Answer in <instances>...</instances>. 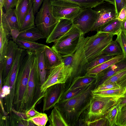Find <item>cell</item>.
<instances>
[{
  "label": "cell",
  "mask_w": 126,
  "mask_h": 126,
  "mask_svg": "<svg viewBox=\"0 0 126 126\" xmlns=\"http://www.w3.org/2000/svg\"><path fill=\"white\" fill-rule=\"evenodd\" d=\"M95 82L79 94L67 101L58 102L54 106L60 110L68 126H75L82 113L89 106Z\"/></svg>",
  "instance_id": "6da1fadb"
},
{
  "label": "cell",
  "mask_w": 126,
  "mask_h": 126,
  "mask_svg": "<svg viewBox=\"0 0 126 126\" xmlns=\"http://www.w3.org/2000/svg\"><path fill=\"white\" fill-rule=\"evenodd\" d=\"M89 37H85L81 33L78 44L74 51L69 55H61L64 68L70 75L64 83L65 91L75 79L87 74L89 62L85 55L84 46Z\"/></svg>",
  "instance_id": "7a4b0ae2"
},
{
  "label": "cell",
  "mask_w": 126,
  "mask_h": 126,
  "mask_svg": "<svg viewBox=\"0 0 126 126\" xmlns=\"http://www.w3.org/2000/svg\"><path fill=\"white\" fill-rule=\"evenodd\" d=\"M120 97L93 94L90 105L80 116L77 125L85 126L86 122L93 121L105 117L109 110L116 104Z\"/></svg>",
  "instance_id": "3957f363"
},
{
  "label": "cell",
  "mask_w": 126,
  "mask_h": 126,
  "mask_svg": "<svg viewBox=\"0 0 126 126\" xmlns=\"http://www.w3.org/2000/svg\"><path fill=\"white\" fill-rule=\"evenodd\" d=\"M17 75L13 107L16 110L23 111L29 76L35 57V52L27 50Z\"/></svg>",
  "instance_id": "277c9868"
},
{
  "label": "cell",
  "mask_w": 126,
  "mask_h": 126,
  "mask_svg": "<svg viewBox=\"0 0 126 126\" xmlns=\"http://www.w3.org/2000/svg\"><path fill=\"white\" fill-rule=\"evenodd\" d=\"M22 62L20 58H15L8 76L2 80L3 86L0 90V98L2 99L5 111L9 113L12 112L16 82Z\"/></svg>",
  "instance_id": "5b68a950"
},
{
  "label": "cell",
  "mask_w": 126,
  "mask_h": 126,
  "mask_svg": "<svg viewBox=\"0 0 126 126\" xmlns=\"http://www.w3.org/2000/svg\"><path fill=\"white\" fill-rule=\"evenodd\" d=\"M41 85L35 57L29 76L23 111L26 112L40 102L45 95L41 91Z\"/></svg>",
  "instance_id": "8992f818"
},
{
  "label": "cell",
  "mask_w": 126,
  "mask_h": 126,
  "mask_svg": "<svg viewBox=\"0 0 126 126\" xmlns=\"http://www.w3.org/2000/svg\"><path fill=\"white\" fill-rule=\"evenodd\" d=\"M59 19L53 16L50 0H44L35 20L36 26L42 34L47 38L50 34Z\"/></svg>",
  "instance_id": "52a82bcc"
},
{
  "label": "cell",
  "mask_w": 126,
  "mask_h": 126,
  "mask_svg": "<svg viewBox=\"0 0 126 126\" xmlns=\"http://www.w3.org/2000/svg\"><path fill=\"white\" fill-rule=\"evenodd\" d=\"M113 36L110 34L97 32L89 37L84 46L88 62L102 54L103 50L113 40Z\"/></svg>",
  "instance_id": "ba28073f"
},
{
  "label": "cell",
  "mask_w": 126,
  "mask_h": 126,
  "mask_svg": "<svg viewBox=\"0 0 126 126\" xmlns=\"http://www.w3.org/2000/svg\"><path fill=\"white\" fill-rule=\"evenodd\" d=\"M81 33L74 25L66 34L54 42L51 47L61 55L69 54L77 48Z\"/></svg>",
  "instance_id": "9c48e42d"
},
{
  "label": "cell",
  "mask_w": 126,
  "mask_h": 126,
  "mask_svg": "<svg viewBox=\"0 0 126 126\" xmlns=\"http://www.w3.org/2000/svg\"><path fill=\"white\" fill-rule=\"evenodd\" d=\"M50 1L53 14L59 19L64 18L72 20L82 10L79 5L69 1L63 0Z\"/></svg>",
  "instance_id": "30bf717a"
},
{
  "label": "cell",
  "mask_w": 126,
  "mask_h": 126,
  "mask_svg": "<svg viewBox=\"0 0 126 126\" xmlns=\"http://www.w3.org/2000/svg\"><path fill=\"white\" fill-rule=\"evenodd\" d=\"M93 8L96 13L97 18L90 31H96L105 24L116 18L118 15L115 5L105 0Z\"/></svg>",
  "instance_id": "8fae6325"
},
{
  "label": "cell",
  "mask_w": 126,
  "mask_h": 126,
  "mask_svg": "<svg viewBox=\"0 0 126 126\" xmlns=\"http://www.w3.org/2000/svg\"><path fill=\"white\" fill-rule=\"evenodd\" d=\"M97 18L96 13L93 8L82 9L81 12L72 20L76 27L83 35L90 31Z\"/></svg>",
  "instance_id": "7c38bea8"
},
{
  "label": "cell",
  "mask_w": 126,
  "mask_h": 126,
  "mask_svg": "<svg viewBox=\"0 0 126 126\" xmlns=\"http://www.w3.org/2000/svg\"><path fill=\"white\" fill-rule=\"evenodd\" d=\"M70 76L69 74L65 70L63 63L49 70L46 80L41 85V92L45 93L47 89L53 85L65 83Z\"/></svg>",
  "instance_id": "4fadbf2b"
},
{
  "label": "cell",
  "mask_w": 126,
  "mask_h": 126,
  "mask_svg": "<svg viewBox=\"0 0 126 126\" xmlns=\"http://www.w3.org/2000/svg\"><path fill=\"white\" fill-rule=\"evenodd\" d=\"M65 91L64 83L56 84L48 88L43 97V112L54 108Z\"/></svg>",
  "instance_id": "5bb4252c"
},
{
  "label": "cell",
  "mask_w": 126,
  "mask_h": 126,
  "mask_svg": "<svg viewBox=\"0 0 126 126\" xmlns=\"http://www.w3.org/2000/svg\"><path fill=\"white\" fill-rule=\"evenodd\" d=\"M0 19V24L2 25L9 36H12L14 32H19L20 31L15 9H12L5 13L3 12Z\"/></svg>",
  "instance_id": "9a60e30c"
},
{
  "label": "cell",
  "mask_w": 126,
  "mask_h": 126,
  "mask_svg": "<svg viewBox=\"0 0 126 126\" xmlns=\"http://www.w3.org/2000/svg\"><path fill=\"white\" fill-rule=\"evenodd\" d=\"M126 69V58L125 57L122 60L112 65L96 75L95 89L102 85L107 79Z\"/></svg>",
  "instance_id": "2e32d148"
},
{
  "label": "cell",
  "mask_w": 126,
  "mask_h": 126,
  "mask_svg": "<svg viewBox=\"0 0 126 126\" xmlns=\"http://www.w3.org/2000/svg\"><path fill=\"white\" fill-rule=\"evenodd\" d=\"M73 26L72 20L60 19L50 34L46 39V43L49 44L55 42L68 32Z\"/></svg>",
  "instance_id": "e0dca14e"
},
{
  "label": "cell",
  "mask_w": 126,
  "mask_h": 126,
  "mask_svg": "<svg viewBox=\"0 0 126 126\" xmlns=\"http://www.w3.org/2000/svg\"><path fill=\"white\" fill-rule=\"evenodd\" d=\"M19 47L13 41H9V45L3 65L2 80L8 76L15 60Z\"/></svg>",
  "instance_id": "ac0fdd59"
},
{
  "label": "cell",
  "mask_w": 126,
  "mask_h": 126,
  "mask_svg": "<svg viewBox=\"0 0 126 126\" xmlns=\"http://www.w3.org/2000/svg\"><path fill=\"white\" fill-rule=\"evenodd\" d=\"M44 49L46 63L48 70L63 63L61 55L52 47L45 45Z\"/></svg>",
  "instance_id": "d6986e66"
},
{
  "label": "cell",
  "mask_w": 126,
  "mask_h": 126,
  "mask_svg": "<svg viewBox=\"0 0 126 126\" xmlns=\"http://www.w3.org/2000/svg\"><path fill=\"white\" fill-rule=\"evenodd\" d=\"M36 66L41 83L45 82L48 70L46 63L44 48L35 52Z\"/></svg>",
  "instance_id": "ffe728a7"
},
{
  "label": "cell",
  "mask_w": 126,
  "mask_h": 126,
  "mask_svg": "<svg viewBox=\"0 0 126 126\" xmlns=\"http://www.w3.org/2000/svg\"><path fill=\"white\" fill-rule=\"evenodd\" d=\"M17 37L27 41L35 42L40 39L46 38L35 26L21 30Z\"/></svg>",
  "instance_id": "44dd1931"
},
{
  "label": "cell",
  "mask_w": 126,
  "mask_h": 126,
  "mask_svg": "<svg viewBox=\"0 0 126 126\" xmlns=\"http://www.w3.org/2000/svg\"><path fill=\"white\" fill-rule=\"evenodd\" d=\"M122 23L116 18L105 24L96 31L97 32L118 35L122 31Z\"/></svg>",
  "instance_id": "7402d4cb"
},
{
  "label": "cell",
  "mask_w": 126,
  "mask_h": 126,
  "mask_svg": "<svg viewBox=\"0 0 126 126\" xmlns=\"http://www.w3.org/2000/svg\"><path fill=\"white\" fill-rule=\"evenodd\" d=\"M33 0H18L16 6L15 11L20 28L24 18L30 7L32 4Z\"/></svg>",
  "instance_id": "603a6c76"
},
{
  "label": "cell",
  "mask_w": 126,
  "mask_h": 126,
  "mask_svg": "<svg viewBox=\"0 0 126 126\" xmlns=\"http://www.w3.org/2000/svg\"><path fill=\"white\" fill-rule=\"evenodd\" d=\"M96 75L86 74L84 75L77 78L72 82L68 89L64 92L71 90L89 85L95 82Z\"/></svg>",
  "instance_id": "cb8c5ba5"
},
{
  "label": "cell",
  "mask_w": 126,
  "mask_h": 126,
  "mask_svg": "<svg viewBox=\"0 0 126 126\" xmlns=\"http://www.w3.org/2000/svg\"><path fill=\"white\" fill-rule=\"evenodd\" d=\"M125 57L123 54L116 56L102 64L89 69L87 71V74L96 75L112 65L122 60Z\"/></svg>",
  "instance_id": "d4e9b609"
},
{
  "label": "cell",
  "mask_w": 126,
  "mask_h": 126,
  "mask_svg": "<svg viewBox=\"0 0 126 126\" xmlns=\"http://www.w3.org/2000/svg\"><path fill=\"white\" fill-rule=\"evenodd\" d=\"M13 40L19 47L34 52L44 48L45 45L44 44L25 40L17 37Z\"/></svg>",
  "instance_id": "484cf974"
},
{
  "label": "cell",
  "mask_w": 126,
  "mask_h": 126,
  "mask_svg": "<svg viewBox=\"0 0 126 126\" xmlns=\"http://www.w3.org/2000/svg\"><path fill=\"white\" fill-rule=\"evenodd\" d=\"M48 117L49 126H68L60 110L55 107Z\"/></svg>",
  "instance_id": "4316f807"
},
{
  "label": "cell",
  "mask_w": 126,
  "mask_h": 126,
  "mask_svg": "<svg viewBox=\"0 0 126 126\" xmlns=\"http://www.w3.org/2000/svg\"><path fill=\"white\" fill-rule=\"evenodd\" d=\"M9 36L0 24V64H3L8 47Z\"/></svg>",
  "instance_id": "83f0119b"
},
{
  "label": "cell",
  "mask_w": 126,
  "mask_h": 126,
  "mask_svg": "<svg viewBox=\"0 0 126 126\" xmlns=\"http://www.w3.org/2000/svg\"><path fill=\"white\" fill-rule=\"evenodd\" d=\"M7 116V126H35V124L28 120L23 119L12 111Z\"/></svg>",
  "instance_id": "f1b7e54d"
},
{
  "label": "cell",
  "mask_w": 126,
  "mask_h": 126,
  "mask_svg": "<svg viewBox=\"0 0 126 126\" xmlns=\"http://www.w3.org/2000/svg\"><path fill=\"white\" fill-rule=\"evenodd\" d=\"M115 82L118 85L120 88H125L126 90V69L120 71L107 79L101 85Z\"/></svg>",
  "instance_id": "f546056e"
},
{
  "label": "cell",
  "mask_w": 126,
  "mask_h": 126,
  "mask_svg": "<svg viewBox=\"0 0 126 126\" xmlns=\"http://www.w3.org/2000/svg\"><path fill=\"white\" fill-rule=\"evenodd\" d=\"M91 84L84 86L64 92L62 95L58 102H62L67 101L79 94L85 90Z\"/></svg>",
  "instance_id": "4dcf8cb0"
},
{
  "label": "cell",
  "mask_w": 126,
  "mask_h": 126,
  "mask_svg": "<svg viewBox=\"0 0 126 126\" xmlns=\"http://www.w3.org/2000/svg\"><path fill=\"white\" fill-rule=\"evenodd\" d=\"M102 54L114 56L123 55L120 46L116 40L110 43L103 50Z\"/></svg>",
  "instance_id": "1f68e13d"
},
{
  "label": "cell",
  "mask_w": 126,
  "mask_h": 126,
  "mask_svg": "<svg viewBox=\"0 0 126 126\" xmlns=\"http://www.w3.org/2000/svg\"><path fill=\"white\" fill-rule=\"evenodd\" d=\"M126 91V89L120 88L101 91H94L93 90L92 92L94 95L117 96L123 97L124 96V94Z\"/></svg>",
  "instance_id": "d6a6232c"
},
{
  "label": "cell",
  "mask_w": 126,
  "mask_h": 126,
  "mask_svg": "<svg viewBox=\"0 0 126 126\" xmlns=\"http://www.w3.org/2000/svg\"><path fill=\"white\" fill-rule=\"evenodd\" d=\"M63 0L69 1L76 3L82 9L88 8H93L103 2L104 0Z\"/></svg>",
  "instance_id": "836d02e7"
},
{
  "label": "cell",
  "mask_w": 126,
  "mask_h": 126,
  "mask_svg": "<svg viewBox=\"0 0 126 126\" xmlns=\"http://www.w3.org/2000/svg\"><path fill=\"white\" fill-rule=\"evenodd\" d=\"M115 56L106 54H102L89 62L88 70L110 60Z\"/></svg>",
  "instance_id": "e575fe53"
},
{
  "label": "cell",
  "mask_w": 126,
  "mask_h": 126,
  "mask_svg": "<svg viewBox=\"0 0 126 126\" xmlns=\"http://www.w3.org/2000/svg\"><path fill=\"white\" fill-rule=\"evenodd\" d=\"M34 15L32 5L24 18L21 27V30L35 26Z\"/></svg>",
  "instance_id": "d590c367"
},
{
  "label": "cell",
  "mask_w": 126,
  "mask_h": 126,
  "mask_svg": "<svg viewBox=\"0 0 126 126\" xmlns=\"http://www.w3.org/2000/svg\"><path fill=\"white\" fill-rule=\"evenodd\" d=\"M119 109L116 105L112 107L108 111L105 117L108 120L110 126L117 125V120Z\"/></svg>",
  "instance_id": "8d00e7d4"
},
{
  "label": "cell",
  "mask_w": 126,
  "mask_h": 126,
  "mask_svg": "<svg viewBox=\"0 0 126 126\" xmlns=\"http://www.w3.org/2000/svg\"><path fill=\"white\" fill-rule=\"evenodd\" d=\"M28 120L36 126H45L48 121V117L46 113H41L38 115L29 118Z\"/></svg>",
  "instance_id": "74e56055"
},
{
  "label": "cell",
  "mask_w": 126,
  "mask_h": 126,
  "mask_svg": "<svg viewBox=\"0 0 126 126\" xmlns=\"http://www.w3.org/2000/svg\"><path fill=\"white\" fill-rule=\"evenodd\" d=\"M119 45L123 53L126 58V34L122 30L117 35L115 40Z\"/></svg>",
  "instance_id": "f35d334b"
},
{
  "label": "cell",
  "mask_w": 126,
  "mask_h": 126,
  "mask_svg": "<svg viewBox=\"0 0 126 126\" xmlns=\"http://www.w3.org/2000/svg\"><path fill=\"white\" fill-rule=\"evenodd\" d=\"M116 125L126 126V105L119 110Z\"/></svg>",
  "instance_id": "ab89813d"
},
{
  "label": "cell",
  "mask_w": 126,
  "mask_h": 126,
  "mask_svg": "<svg viewBox=\"0 0 126 126\" xmlns=\"http://www.w3.org/2000/svg\"><path fill=\"white\" fill-rule=\"evenodd\" d=\"M85 126H110V125L108 120L104 117L93 121L86 122Z\"/></svg>",
  "instance_id": "60d3db41"
},
{
  "label": "cell",
  "mask_w": 126,
  "mask_h": 126,
  "mask_svg": "<svg viewBox=\"0 0 126 126\" xmlns=\"http://www.w3.org/2000/svg\"><path fill=\"white\" fill-rule=\"evenodd\" d=\"M120 88L119 86L116 82H113L106 84L100 85L96 88L94 91H101L111 89H117Z\"/></svg>",
  "instance_id": "b9f144b4"
},
{
  "label": "cell",
  "mask_w": 126,
  "mask_h": 126,
  "mask_svg": "<svg viewBox=\"0 0 126 126\" xmlns=\"http://www.w3.org/2000/svg\"><path fill=\"white\" fill-rule=\"evenodd\" d=\"M18 0H5L4 5L6 13L16 7Z\"/></svg>",
  "instance_id": "7bdbcfd3"
},
{
  "label": "cell",
  "mask_w": 126,
  "mask_h": 126,
  "mask_svg": "<svg viewBox=\"0 0 126 126\" xmlns=\"http://www.w3.org/2000/svg\"><path fill=\"white\" fill-rule=\"evenodd\" d=\"M44 0H33L32 8L34 15L38 12V11Z\"/></svg>",
  "instance_id": "ee69618b"
},
{
  "label": "cell",
  "mask_w": 126,
  "mask_h": 126,
  "mask_svg": "<svg viewBox=\"0 0 126 126\" xmlns=\"http://www.w3.org/2000/svg\"><path fill=\"white\" fill-rule=\"evenodd\" d=\"M116 105L119 110L126 105V91L124 94V96L119 99Z\"/></svg>",
  "instance_id": "f6af8a7d"
},
{
  "label": "cell",
  "mask_w": 126,
  "mask_h": 126,
  "mask_svg": "<svg viewBox=\"0 0 126 126\" xmlns=\"http://www.w3.org/2000/svg\"><path fill=\"white\" fill-rule=\"evenodd\" d=\"M116 7L118 14L121 9L126 7V0H115Z\"/></svg>",
  "instance_id": "bcb514c9"
},
{
  "label": "cell",
  "mask_w": 126,
  "mask_h": 126,
  "mask_svg": "<svg viewBox=\"0 0 126 126\" xmlns=\"http://www.w3.org/2000/svg\"><path fill=\"white\" fill-rule=\"evenodd\" d=\"M122 22L124 21L126 19V7H123L118 14L116 18Z\"/></svg>",
  "instance_id": "7dc6e473"
},
{
  "label": "cell",
  "mask_w": 126,
  "mask_h": 126,
  "mask_svg": "<svg viewBox=\"0 0 126 126\" xmlns=\"http://www.w3.org/2000/svg\"><path fill=\"white\" fill-rule=\"evenodd\" d=\"M33 107L26 112V115L28 118H32L40 114V113L35 110Z\"/></svg>",
  "instance_id": "c3c4849f"
},
{
  "label": "cell",
  "mask_w": 126,
  "mask_h": 126,
  "mask_svg": "<svg viewBox=\"0 0 126 126\" xmlns=\"http://www.w3.org/2000/svg\"><path fill=\"white\" fill-rule=\"evenodd\" d=\"M12 111L23 119L28 120V119L26 115V112L18 111L14 109L13 107L12 109Z\"/></svg>",
  "instance_id": "681fc988"
},
{
  "label": "cell",
  "mask_w": 126,
  "mask_h": 126,
  "mask_svg": "<svg viewBox=\"0 0 126 126\" xmlns=\"http://www.w3.org/2000/svg\"><path fill=\"white\" fill-rule=\"evenodd\" d=\"M122 30L126 34V19L122 23Z\"/></svg>",
  "instance_id": "f907efd6"
},
{
  "label": "cell",
  "mask_w": 126,
  "mask_h": 126,
  "mask_svg": "<svg viewBox=\"0 0 126 126\" xmlns=\"http://www.w3.org/2000/svg\"><path fill=\"white\" fill-rule=\"evenodd\" d=\"M105 1L108 2L116 6L115 0H104Z\"/></svg>",
  "instance_id": "816d5d0a"
},
{
  "label": "cell",
  "mask_w": 126,
  "mask_h": 126,
  "mask_svg": "<svg viewBox=\"0 0 126 126\" xmlns=\"http://www.w3.org/2000/svg\"><path fill=\"white\" fill-rule=\"evenodd\" d=\"M5 0H0V7L3 8L4 6Z\"/></svg>",
  "instance_id": "f5cc1de1"
},
{
  "label": "cell",
  "mask_w": 126,
  "mask_h": 126,
  "mask_svg": "<svg viewBox=\"0 0 126 126\" xmlns=\"http://www.w3.org/2000/svg\"></svg>",
  "instance_id": "db71d44e"
}]
</instances>
